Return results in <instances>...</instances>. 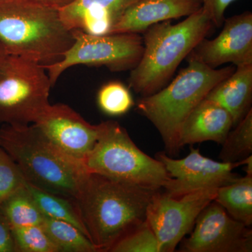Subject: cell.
<instances>
[{"mask_svg":"<svg viewBox=\"0 0 252 252\" xmlns=\"http://www.w3.org/2000/svg\"><path fill=\"white\" fill-rule=\"evenodd\" d=\"M191 234L181 241L185 252H251L250 227L234 220L213 200L195 220Z\"/></svg>","mask_w":252,"mask_h":252,"instance_id":"cell-10","label":"cell"},{"mask_svg":"<svg viewBox=\"0 0 252 252\" xmlns=\"http://www.w3.org/2000/svg\"><path fill=\"white\" fill-rule=\"evenodd\" d=\"M110 252H161L160 243L147 220L110 248Z\"/></svg>","mask_w":252,"mask_h":252,"instance_id":"cell-24","label":"cell"},{"mask_svg":"<svg viewBox=\"0 0 252 252\" xmlns=\"http://www.w3.org/2000/svg\"><path fill=\"white\" fill-rule=\"evenodd\" d=\"M232 127L233 119L228 111L216 102L203 99L182 124L179 146L181 149L187 144L208 141L222 144Z\"/></svg>","mask_w":252,"mask_h":252,"instance_id":"cell-16","label":"cell"},{"mask_svg":"<svg viewBox=\"0 0 252 252\" xmlns=\"http://www.w3.org/2000/svg\"><path fill=\"white\" fill-rule=\"evenodd\" d=\"M50 143L83 164L98 140L101 123L92 125L67 104H51L34 123Z\"/></svg>","mask_w":252,"mask_h":252,"instance_id":"cell-12","label":"cell"},{"mask_svg":"<svg viewBox=\"0 0 252 252\" xmlns=\"http://www.w3.org/2000/svg\"><path fill=\"white\" fill-rule=\"evenodd\" d=\"M217 188L201 189L173 196L160 189L147 207L146 220L160 243L161 252H173L193 230L204 208L216 198Z\"/></svg>","mask_w":252,"mask_h":252,"instance_id":"cell-9","label":"cell"},{"mask_svg":"<svg viewBox=\"0 0 252 252\" xmlns=\"http://www.w3.org/2000/svg\"><path fill=\"white\" fill-rule=\"evenodd\" d=\"M0 126H1V125H0Z\"/></svg>","mask_w":252,"mask_h":252,"instance_id":"cell-31","label":"cell"},{"mask_svg":"<svg viewBox=\"0 0 252 252\" xmlns=\"http://www.w3.org/2000/svg\"><path fill=\"white\" fill-rule=\"evenodd\" d=\"M99 108L111 117L124 115L135 104L129 89L120 81H110L99 89L97 95Z\"/></svg>","mask_w":252,"mask_h":252,"instance_id":"cell-23","label":"cell"},{"mask_svg":"<svg viewBox=\"0 0 252 252\" xmlns=\"http://www.w3.org/2000/svg\"><path fill=\"white\" fill-rule=\"evenodd\" d=\"M202 5V0H138L126 10L110 34H142L156 23L188 17Z\"/></svg>","mask_w":252,"mask_h":252,"instance_id":"cell-15","label":"cell"},{"mask_svg":"<svg viewBox=\"0 0 252 252\" xmlns=\"http://www.w3.org/2000/svg\"><path fill=\"white\" fill-rule=\"evenodd\" d=\"M86 171L153 189H163L171 177L162 162L140 150L119 123H101L100 134L83 160Z\"/></svg>","mask_w":252,"mask_h":252,"instance_id":"cell-6","label":"cell"},{"mask_svg":"<svg viewBox=\"0 0 252 252\" xmlns=\"http://www.w3.org/2000/svg\"><path fill=\"white\" fill-rule=\"evenodd\" d=\"M0 147L16 162L28 183L67 198H77L86 172L84 165L60 152L34 124L1 125Z\"/></svg>","mask_w":252,"mask_h":252,"instance_id":"cell-4","label":"cell"},{"mask_svg":"<svg viewBox=\"0 0 252 252\" xmlns=\"http://www.w3.org/2000/svg\"><path fill=\"white\" fill-rule=\"evenodd\" d=\"M59 10L26 0H0V49L43 66L59 62L74 43Z\"/></svg>","mask_w":252,"mask_h":252,"instance_id":"cell-2","label":"cell"},{"mask_svg":"<svg viewBox=\"0 0 252 252\" xmlns=\"http://www.w3.org/2000/svg\"><path fill=\"white\" fill-rule=\"evenodd\" d=\"M16 252H60L41 225L12 228Z\"/></svg>","mask_w":252,"mask_h":252,"instance_id":"cell-25","label":"cell"},{"mask_svg":"<svg viewBox=\"0 0 252 252\" xmlns=\"http://www.w3.org/2000/svg\"><path fill=\"white\" fill-rule=\"evenodd\" d=\"M74 43L59 62L44 66L53 87L63 72L79 64L104 66L112 72L132 70L143 54L142 36L137 33L93 35L73 31Z\"/></svg>","mask_w":252,"mask_h":252,"instance_id":"cell-8","label":"cell"},{"mask_svg":"<svg viewBox=\"0 0 252 252\" xmlns=\"http://www.w3.org/2000/svg\"><path fill=\"white\" fill-rule=\"evenodd\" d=\"M41 225L60 252H98L90 239L68 222L44 217Z\"/></svg>","mask_w":252,"mask_h":252,"instance_id":"cell-21","label":"cell"},{"mask_svg":"<svg viewBox=\"0 0 252 252\" xmlns=\"http://www.w3.org/2000/svg\"><path fill=\"white\" fill-rule=\"evenodd\" d=\"M169 85L139 99L137 109L161 136L170 155L178 153L179 134L189 114L218 83L230 76L235 66L213 69L194 60Z\"/></svg>","mask_w":252,"mask_h":252,"instance_id":"cell-5","label":"cell"},{"mask_svg":"<svg viewBox=\"0 0 252 252\" xmlns=\"http://www.w3.org/2000/svg\"><path fill=\"white\" fill-rule=\"evenodd\" d=\"M0 252H16L12 229L0 212Z\"/></svg>","mask_w":252,"mask_h":252,"instance_id":"cell-28","label":"cell"},{"mask_svg":"<svg viewBox=\"0 0 252 252\" xmlns=\"http://www.w3.org/2000/svg\"><path fill=\"white\" fill-rule=\"evenodd\" d=\"M223 29L213 39L204 38L187 57L216 69L225 63L252 64V13L225 18Z\"/></svg>","mask_w":252,"mask_h":252,"instance_id":"cell-13","label":"cell"},{"mask_svg":"<svg viewBox=\"0 0 252 252\" xmlns=\"http://www.w3.org/2000/svg\"><path fill=\"white\" fill-rule=\"evenodd\" d=\"M157 157L171 177L163 189L173 196L228 185L237 177L232 171L245 165L248 158L237 162H218L203 157L200 149L193 147L182 159H174L164 153L158 154Z\"/></svg>","mask_w":252,"mask_h":252,"instance_id":"cell-11","label":"cell"},{"mask_svg":"<svg viewBox=\"0 0 252 252\" xmlns=\"http://www.w3.org/2000/svg\"><path fill=\"white\" fill-rule=\"evenodd\" d=\"M5 56H6V54L0 49V63H1V61L4 59Z\"/></svg>","mask_w":252,"mask_h":252,"instance_id":"cell-30","label":"cell"},{"mask_svg":"<svg viewBox=\"0 0 252 252\" xmlns=\"http://www.w3.org/2000/svg\"><path fill=\"white\" fill-rule=\"evenodd\" d=\"M26 187L44 217L68 222L77 227L89 238V233L74 199L46 191L27 182Z\"/></svg>","mask_w":252,"mask_h":252,"instance_id":"cell-19","label":"cell"},{"mask_svg":"<svg viewBox=\"0 0 252 252\" xmlns=\"http://www.w3.org/2000/svg\"><path fill=\"white\" fill-rule=\"evenodd\" d=\"M205 98L226 109L234 127L252 109V64L236 66L234 72L218 83Z\"/></svg>","mask_w":252,"mask_h":252,"instance_id":"cell-17","label":"cell"},{"mask_svg":"<svg viewBox=\"0 0 252 252\" xmlns=\"http://www.w3.org/2000/svg\"><path fill=\"white\" fill-rule=\"evenodd\" d=\"M51 9L60 10L71 4L74 0H26Z\"/></svg>","mask_w":252,"mask_h":252,"instance_id":"cell-29","label":"cell"},{"mask_svg":"<svg viewBox=\"0 0 252 252\" xmlns=\"http://www.w3.org/2000/svg\"><path fill=\"white\" fill-rule=\"evenodd\" d=\"M160 189L84 174L74 200L98 252H109L118 240L146 221L149 204Z\"/></svg>","mask_w":252,"mask_h":252,"instance_id":"cell-1","label":"cell"},{"mask_svg":"<svg viewBox=\"0 0 252 252\" xmlns=\"http://www.w3.org/2000/svg\"><path fill=\"white\" fill-rule=\"evenodd\" d=\"M52 87L40 63L6 55L0 63V125L34 124L50 105Z\"/></svg>","mask_w":252,"mask_h":252,"instance_id":"cell-7","label":"cell"},{"mask_svg":"<svg viewBox=\"0 0 252 252\" xmlns=\"http://www.w3.org/2000/svg\"><path fill=\"white\" fill-rule=\"evenodd\" d=\"M217 203L223 207L232 218L247 226L252 224V172L238 177L217 189Z\"/></svg>","mask_w":252,"mask_h":252,"instance_id":"cell-18","label":"cell"},{"mask_svg":"<svg viewBox=\"0 0 252 252\" xmlns=\"http://www.w3.org/2000/svg\"><path fill=\"white\" fill-rule=\"evenodd\" d=\"M26 185L19 167L0 147V205Z\"/></svg>","mask_w":252,"mask_h":252,"instance_id":"cell-26","label":"cell"},{"mask_svg":"<svg viewBox=\"0 0 252 252\" xmlns=\"http://www.w3.org/2000/svg\"><path fill=\"white\" fill-rule=\"evenodd\" d=\"M230 130L222 144L220 158L222 162L243 161L252 154V109Z\"/></svg>","mask_w":252,"mask_h":252,"instance_id":"cell-22","label":"cell"},{"mask_svg":"<svg viewBox=\"0 0 252 252\" xmlns=\"http://www.w3.org/2000/svg\"><path fill=\"white\" fill-rule=\"evenodd\" d=\"M138 0H74L59 10L63 23L69 31L93 35L110 34L124 12Z\"/></svg>","mask_w":252,"mask_h":252,"instance_id":"cell-14","label":"cell"},{"mask_svg":"<svg viewBox=\"0 0 252 252\" xmlns=\"http://www.w3.org/2000/svg\"><path fill=\"white\" fill-rule=\"evenodd\" d=\"M235 1L236 0H202V9L214 26L220 28L224 22L225 10Z\"/></svg>","mask_w":252,"mask_h":252,"instance_id":"cell-27","label":"cell"},{"mask_svg":"<svg viewBox=\"0 0 252 252\" xmlns=\"http://www.w3.org/2000/svg\"><path fill=\"white\" fill-rule=\"evenodd\" d=\"M0 212L11 229L41 225L44 218L26 185L0 205Z\"/></svg>","mask_w":252,"mask_h":252,"instance_id":"cell-20","label":"cell"},{"mask_svg":"<svg viewBox=\"0 0 252 252\" xmlns=\"http://www.w3.org/2000/svg\"><path fill=\"white\" fill-rule=\"evenodd\" d=\"M214 27L200 9L184 21L156 23L142 33L144 50L137 66L130 70L128 84L142 97L162 89L184 59Z\"/></svg>","mask_w":252,"mask_h":252,"instance_id":"cell-3","label":"cell"}]
</instances>
